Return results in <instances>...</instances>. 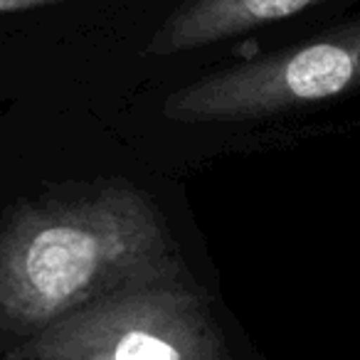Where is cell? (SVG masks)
I'll return each instance as SVG.
<instances>
[{"mask_svg": "<svg viewBox=\"0 0 360 360\" xmlns=\"http://www.w3.org/2000/svg\"><path fill=\"white\" fill-rule=\"evenodd\" d=\"M183 276L168 230L134 188L25 205L0 230V335L20 343L106 294Z\"/></svg>", "mask_w": 360, "mask_h": 360, "instance_id": "cell-1", "label": "cell"}, {"mask_svg": "<svg viewBox=\"0 0 360 360\" xmlns=\"http://www.w3.org/2000/svg\"><path fill=\"white\" fill-rule=\"evenodd\" d=\"M3 360H230L205 299L183 279L126 286L35 335Z\"/></svg>", "mask_w": 360, "mask_h": 360, "instance_id": "cell-2", "label": "cell"}, {"mask_svg": "<svg viewBox=\"0 0 360 360\" xmlns=\"http://www.w3.org/2000/svg\"><path fill=\"white\" fill-rule=\"evenodd\" d=\"M360 86V20L316 40L202 77L170 94L173 121H240L333 99Z\"/></svg>", "mask_w": 360, "mask_h": 360, "instance_id": "cell-3", "label": "cell"}, {"mask_svg": "<svg viewBox=\"0 0 360 360\" xmlns=\"http://www.w3.org/2000/svg\"><path fill=\"white\" fill-rule=\"evenodd\" d=\"M323 0H188L148 42V55L168 57L227 40L252 27L291 18Z\"/></svg>", "mask_w": 360, "mask_h": 360, "instance_id": "cell-4", "label": "cell"}, {"mask_svg": "<svg viewBox=\"0 0 360 360\" xmlns=\"http://www.w3.org/2000/svg\"><path fill=\"white\" fill-rule=\"evenodd\" d=\"M42 3H55V0H0V13L25 11L32 6H42Z\"/></svg>", "mask_w": 360, "mask_h": 360, "instance_id": "cell-5", "label": "cell"}]
</instances>
